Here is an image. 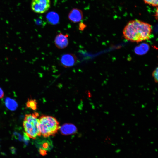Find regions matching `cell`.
<instances>
[{
	"instance_id": "1",
	"label": "cell",
	"mask_w": 158,
	"mask_h": 158,
	"mask_svg": "<svg viewBox=\"0 0 158 158\" xmlns=\"http://www.w3.org/2000/svg\"><path fill=\"white\" fill-rule=\"evenodd\" d=\"M152 31V26L136 19L130 21L123 30L124 37L132 42H139L148 40Z\"/></svg>"
},
{
	"instance_id": "2",
	"label": "cell",
	"mask_w": 158,
	"mask_h": 158,
	"mask_svg": "<svg viewBox=\"0 0 158 158\" xmlns=\"http://www.w3.org/2000/svg\"><path fill=\"white\" fill-rule=\"evenodd\" d=\"M39 119L40 131L44 138L54 135L59 129V123L55 117L42 115Z\"/></svg>"
},
{
	"instance_id": "3",
	"label": "cell",
	"mask_w": 158,
	"mask_h": 158,
	"mask_svg": "<svg viewBox=\"0 0 158 158\" xmlns=\"http://www.w3.org/2000/svg\"><path fill=\"white\" fill-rule=\"evenodd\" d=\"M39 114L34 112L26 114L23 125L25 133L29 137L33 139L41 135L39 128Z\"/></svg>"
},
{
	"instance_id": "4",
	"label": "cell",
	"mask_w": 158,
	"mask_h": 158,
	"mask_svg": "<svg viewBox=\"0 0 158 158\" xmlns=\"http://www.w3.org/2000/svg\"><path fill=\"white\" fill-rule=\"evenodd\" d=\"M31 6L33 11L37 13H43L50 8V0H32Z\"/></svg>"
},
{
	"instance_id": "5",
	"label": "cell",
	"mask_w": 158,
	"mask_h": 158,
	"mask_svg": "<svg viewBox=\"0 0 158 158\" xmlns=\"http://www.w3.org/2000/svg\"><path fill=\"white\" fill-rule=\"evenodd\" d=\"M77 61V59L76 56L71 53L63 54L60 59L61 64L65 68L73 66L76 64Z\"/></svg>"
},
{
	"instance_id": "6",
	"label": "cell",
	"mask_w": 158,
	"mask_h": 158,
	"mask_svg": "<svg viewBox=\"0 0 158 158\" xmlns=\"http://www.w3.org/2000/svg\"><path fill=\"white\" fill-rule=\"evenodd\" d=\"M68 35L61 33L57 34L54 39L56 46L59 49H63L66 48L68 44Z\"/></svg>"
},
{
	"instance_id": "7",
	"label": "cell",
	"mask_w": 158,
	"mask_h": 158,
	"mask_svg": "<svg viewBox=\"0 0 158 158\" xmlns=\"http://www.w3.org/2000/svg\"><path fill=\"white\" fill-rule=\"evenodd\" d=\"M59 129L61 134L64 135L72 134L76 133L77 128L74 125L70 123H66L60 127Z\"/></svg>"
},
{
	"instance_id": "8",
	"label": "cell",
	"mask_w": 158,
	"mask_h": 158,
	"mask_svg": "<svg viewBox=\"0 0 158 158\" xmlns=\"http://www.w3.org/2000/svg\"><path fill=\"white\" fill-rule=\"evenodd\" d=\"M83 17L82 14L79 10H73L70 13L69 16V19L74 22H77L80 21Z\"/></svg>"
},
{
	"instance_id": "9",
	"label": "cell",
	"mask_w": 158,
	"mask_h": 158,
	"mask_svg": "<svg viewBox=\"0 0 158 158\" xmlns=\"http://www.w3.org/2000/svg\"><path fill=\"white\" fill-rule=\"evenodd\" d=\"M149 48L148 44L143 43L135 47L134 51L137 54L142 55L146 54L148 51Z\"/></svg>"
},
{
	"instance_id": "10",
	"label": "cell",
	"mask_w": 158,
	"mask_h": 158,
	"mask_svg": "<svg viewBox=\"0 0 158 158\" xmlns=\"http://www.w3.org/2000/svg\"><path fill=\"white\" fill-rule=\"evenodd\" d=\"M5 104L7 108L11 111L16 110L18 106V104L15 100L9 97L6 98Z\"/></svg>"
},
{
	"instance_id": "11",
	"label": "cell",
	"mask_w": 158,
	"mask_h": 158,
	"mask_svg": "<svg viewBox=\"0 0 158 158\" xmlns=\"http://www.w3.org/2000/svg\"><path fill=\"white\" fill-rule=\"evenodd\" d=\"M47 18L48 21L52 25L57 24L59 21V16L58 15L53 12L47 14Z\"/></svg>"
},
{
	"instance_id": "12",
	"label": "cell",
	"mask_w": 158,
	"mask_h": 158,
	"mask_svg": "<svg viewBox=\"0 0 158 158\" xmlns=\"http://www.w3.org/2000/svg\"><path fill=\"white\" fill-rule=\"evenodd\" d=\"M26 105L28 108L34 110L37 109V103L35 99H28Z\"/></svg>"
},
{
	"instance_id": "13",
	"label": "cell",
	"mask_w": 158,
	"mask_h": 158,
	"mask_svg": "<svg viewBox=\"0 0 158 158\" xmlns=\"http://www.w3.org/2000/svg\"><path fill=\"white\" fill-rule=\"evenodd\" d=\"M145 3L152 6L156 7L158 6V0H143Z\"/></svg>"
},
{
	"instance_id": "14",
	"label": "cell",
	"mask_w": 158,
	"mask_h": 158,
	"mask_svg": "<svg viewBox=\"0 0 158 158\" xmlns=\"http://www.w3.org/2000/svg\"><path fill=\"white\" fill-rule=\"evenodd\" d=\"M29 136L26 133H24L22 140L24 142L25 145H27L28 144L29 141Z\"/></svg>"
},
{
	"instance_id": "15",
	"label": "cell",
	"mask_w": 158,
	"mask_h": 158,
	"mask_svg": "<svg viewBox=\"0 0 158 158\" xmlns=\"http://www.w3.org/2000/svg\"><path fill=\"white\" fill-rule=\"evenodd\" d=\"M158 67H157L153 71L152 75L156 83L158 82Z\"/></svg>"
},
{
	"instance_id": "16",
	"label": "cell",
	"mask_w": 158,
	"mask_h": 158,
	"mask_svg": "<svg viewBox=\"0 0 158 158\" xmlns=\"http://www.w3.org/2000/svg\"><path fill=\"white\" fill-rule=\"evenodd\" d=\"M13 136L15 138L20 141H21L23 140V137L21 134L17 132H14L13 133Z\"/></svg>"
},
{
	"instance_id": "17",
	"label": "cell",
	"mask_w": 158,
	"mask_h": 158,
	"mask_svg": "<svg viewBox=\"0 0 158 158\" xmlns=\"http://www.w3.org/2000/svg\"><path fill=\"white\" fill-rule=\"evenodd\" d=\"M11 153L13 154H15L16 153V149L15 147H11L10 149Z\"/></svg>"
},
{
	"instance_id": "18",
	"label": "cell",
	"mask_w": 158,
	"mask_h": 158,
	"mask_svg": "<svg viewBox=\"0 0 158 158\" xmlns=\"http://www.w3.org/2000/svg\"><path fill=\"white\" fill-rule=\"evenodd\" d=\"M4 96V93L2 89L0 87V99L2 98Z\"/></svg>"
},
{
	"instance_id": "19",
	"label": "cell",
	"mask_w": 158,
	"mask_h": 158,
	"mask_svg": "<svg viewBox=\"0 0 158 158\" xmlns=\"http://www.w3.org/2000/svg\"><path fill=\"white\" fill-rule=\"evenodd\" d=\"M156 11V13L155 17H156V19H157V14H158V8L157 7Z\"/></svg>"
}]
</instances>
